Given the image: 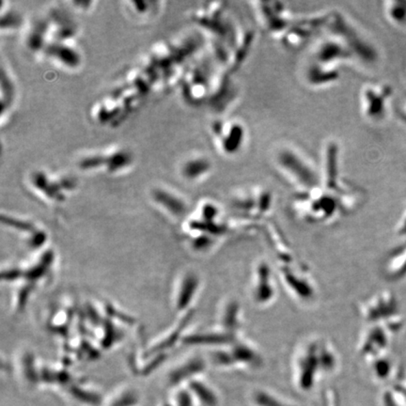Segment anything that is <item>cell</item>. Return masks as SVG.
Wrapping results in <instances>:
<instances>
[{
	"label": "cell",
	"mask_w": 406,
	"mask_h": 406,
	"mask_svg": "<svg viewBox=\"0 0 406 406\" xmlns=\"http://www.w3.org/2000/svg\"><path fill=\"white\" fill-rule=\"evenodd\" d=\"M275 162L279 171L299 187L301 193L321 187V178L315 167L306 156L293 147H281L276 152Z\"/></svg>",
	"instance_id": "cell-2"
},
{
	"label": "cell",
	"mask_w": 406,
	"mask_h": 406,
	"mask_svg": "<svg viewBox=\"0 0 406 406\" xmlns=\"http://www.w3.org/2000/svg\"><path fill=\"white\" fill-rule=\"evenodd\" d=\"M276 284L272 270L265 261L257 263L254 269L251 298L258 306L265 307L272 303L276 298Z\"/></svg>",
	"instance_id": "cell-6"
},
{
	"label": "cell",
	"mask_w": 406,
	"mask_h": 406,
	"mask_svg": "<svg viewBox=\"0 0 406 406\" xmlns=\"http://www.w3.org/2000/svg\"><path fill=\"white\" fill-rule=\"evenodd\" d=\"M200 288L199 276L194 273H187L182 276L178 286L176 294L177 311H185L189 309Z\"/></svg>",
	"instance_id": "cell-14"
},
{
	"label": "cell",
	"mask_w": 406,
	"mask_h": 406,
	"mask_svg": "<svg viewBox=\"0 0 406 406\" xmlns=\"http://www.w3.org/2000/svg\"><path fill=\"white\" fill-rule=\"evenodd\" d=\"M210 159L204 156L191 157L182 167V175L190 182H196L207 176L212 171Z\"/></svg>",
	"instance_id": "cell-16"
},
{
	"label": "cell",
	"mask_w": 406,
	"mask_h": 406,
	"mask_svg": "<svg viewBox=\"0 0 406 406\" xmlns=\"http://www.w3.org/2000/svg\"><path fill=\"white\" fill-rule=\"evenodd\" d=\"M279 276L288 291L298 300L309 302L315 298L316 287L304 271L291 267L290 263H285L280 267Z\"/></svg>",
	"instance_id": "cell-8"
},
{
	"label": "cell",
	"mask_w": 406,
	"mask_h": 406,
	"mask_svg": "<svg viewBox=\"0 0 406 406\" xmlns=\"http://www.w3.org/2000/svg\"><path fill=\"white\" fill-rule=\"evenodd\" d=\"M23 276H24V272L19 270V269H8V270L2 272V278H3L4 280L8 281L15 280V279L21 278Z\"/></svg>",
	"instance_id": "cell-23"
},
{
	"label": "cell",
	"mask_w": 406,
	"mask_h": 406,
	"mask_svg": "<svg viewBox=\"0 0 406 406\" xmlns=\"http://www.w3.org/2000/svg\"><path fill=\"white\" fill-rule=\"evenodd\" d=\"M242 327V308L235 299H230L223 304L219 316V329L228 333L239 335Z\"/></svg>",
	"instance_id": "cell-13"
},
{
	"label": "cell",
	"mask_w": 406,
	"mask_h": 406,
	"mask_svg": "<svg viewBox=\"0 0 406 406\" xmlns=\"http://www.w3.org/2000/svg\"><path fill=\"white\" fill-rule=\"evenodd\" d=\"M339 77L336 68L313 62L306 71V80L312 86H324L334 82Z\"/></svg>",
	"instance_id": "cell-18"
},
{
	"label": "cell",
	"mask_w": 406,
	"mask_h": 406,
	"mask_svg": "<svg viewBox=\"0 0 406 406\" xmlns=\"http://www.w3.org/2000/svg\"><path fill=\"white\" fill-rule=\"evenodd\" d=\"M250 401L253 406H296L263 388L254 390L251 393Z\"/></svg>",
	"instance_id": "cell-20"
},
{
	"label": "cell",
	"mask_w": 406,
	"mask_h": 406,
	"mask_svg": "<svg viewBox=\"0 0 406 406\" xmlns=\"http://www.w3.org/2000/svg\"><path fill=\"white\" fill-rule=\"evenodd\" d=\"M1 19V29L4 32L5 29H15L19 27L21 24V17L16 11H12V10L8 8L6 14L2 12Z\"/></svg>",
	"instance_id": "cell-21"
},
{
	"label": "cell",
	"mask_w": 406,
	"mask_h": 406,
	"mask_svg": "<svg viewBox=\"0 0 406 406\" xmlns=\"http://www.w3.org/2000/svg\"><path fill=\"white\" fill-rule=\"evenodd\" d=\"M205 370V361L200 357H191L175 368L171 374L172 385H180L185 381L199 377Z\"/></svg>",
	"instance_id": "cell-15"
},
{
	"label": "cell",
	"mask_w": 406,
	"mask_h": 406,
	"mask_svg": "<svg viewBox=\"0 0 406 406\" xmlns=\"http://www.w3.org/2000/svg\"><path fill=\"white\" fill-rule=\"evenodd\" d=\"M48 50L51 57L56 58L57 62L62 63V65L75 68L80 64V55L78 54V51L71 45L56 44L48 48Z\"/></svg>",
	"instance_id": "cell-19"
},
{
	"label": "cell",
	"mask_w": 406,
	"mask_h": 406,
	"mask_svg": "<svg viewBox=\"0 0 406 406\" xmlns=\"http://www.w3.org/2000/svg\"><path fill=\"white\" fill-rule=\"evenodd\" d=\"M239 335L228 333L222 329L215 331L204 332L189 335L184 337V344L189 345H209L215 349L232 344L238 339Z\"/></svg>",
	"instance_id": "cell-11"
},
{
	"label": "cell",
	"mask_w": 406,
	"mask_h": 406,
	"mask_svg": "<svg viewBox=\"0 0 406 406\" xmlns=\"http://www.w3.org/2000/svg\"><path fill=\"white\" fill-rule=\"evenodd\" d=\"M130 154L126 150H119L110 154H97L86 157L80 161V169L84 171L90 169H106V171L115 172L123 169L131 163Z\"/></svg>",
	"instance_id": "cell-9"
},
{
	"label": "cell",
	"mask_w": 406,
	"mask_h": 406,
	"mask_svg": "<svg viewBox=\"0 0 406 406\" xmlns=\"http://www.w3.org/2000/svg\"><path fill=\"white\" fill-rule=\"evenodd\" d=\"M189 390L196 402L203 406H218L219 398L214 388L200 377L189 382Z\"/></svg>",
	"instance_id": "cell-17"
},
{
	"label": "cell",
	"mask_w": 406,
	"mask_h": 406,
	"mask_svg": "<svg viewBox=\"0 0 406 406\" xmlns=\"http://www.w3.org/2000/svg\"><path fill=\"white\" fill-rule=\"evenodd\" d=\"M214 134L218 147L226 156H235L245 144L246 129L240 121L217 123L214 126Z\"/></svg>",
	"instance_id": "cell-7"
},
{
	"label": "cell",
	"mask_w": 406,
	"mask_h": 406,
	"mask_svg": "<svg viewBox=\"0 0 406 406\" xmlns=\"http://www.w3.org/2000/svg\"><path fill=\"white\" fill-rule=\"evenodd\" d=\"M272 194L265 189L239 192L232 200V207L248 217H263L272 209Z\"/></svg>",
	"instance_id": "cell-5"
},
{
	"label": "cell",
	"mask_w": 406,
	"mask_h": 406,
	"mask_svg": "<svg viewBox=\"0 0 406 406\" xmlns=\"http://www.w3.org/2000/svg\"><path fill=\"white\" fill-rule=\"evenodd\" d=\"M32 181L34 187L40 192L44 193L45 196L53 200L62 202L64 195L63 190L73 189L75 187V182L70 178H60V180H52L47 174L43 171L35 172L32 175Z\"/></svg>",
	"instance_id": "cell-10"
},
{
	"label": "cell",
	"mask_w": 406,
	"mask_h": 406,
	"mask_svg": "<svg viewBox=\"0 0 406 406\" xmlns=\"http://www.w3.org/2000/svg\"><path fill=\"white\" fill-rule=\"evenodd\" d=\"M332 192L321 187L311 191L301 193L298 200V212L307 222H326L342 212L344 205Z\"/></svg>",
	"instance_id": "cell-4"
},
{
	"label": "cell",
	"mask_w": 406,
	"mask_h": 406,
	"mask_svg": "<svg viewBox=\"0 0 406 406\" xmlns=\"http://www.w3.org/2000/svg\"><path fill=\"white\" fill-rule=\"evenodd\" d=\"M2 223H6L9 227L16 228V230H23V232H34V226L32 223L25 222V220L19 219V218H14L12 217H2Z\"/></svg>",
	"instance_id": "cell-22"
},
{
	"label": "cell",
	"mask_w": 406,
	"mask_h": 406,
	"mask_svg": "<svg viewBox=\"0 0 406 406\" xmlns=\"http://www.w3.org/2000/svg\"><path fill=\"white\" fill-rule=\"evenodd\" d=\"M211 360L215 366L228 370H256L263 362L257 347L241 337L232 344L215 349Z\"/></svg>",
	"instance_id": "cell-3"
},
{
	"label": "cell",
	"mask_w": 406,
	"mask_h": 406,
	"mask_svg": "<svg viewBox=\"0 0 406 406\" xmlns=\"http://www.w3.org/2000/svg\"><path fill=\"white\" fill-rule=\"evenodd\" d=\"M152 199L160 207L166 210L167 214L175 217H182L187 213V204L184 199L175 193L159 187L152 192Z\"/></svg>",
	"instance_id": "cell-12"
},
{
	"label": "cell",
	"mask_w": 406,
	"mask_h": 406,
	"mask_svg": "<svg viewBox=\"0 0 406 406\" xmlns=\"http://www.w3.org/2000/svg\"><path fill=\"white\" fill-rule=\"evenodd\" d=\"M339 366V357L329 342L311 339L299 347L294 357V381L301 392L315 387L323 375L333 374Z\"/></svg>",
	"instance_id": "cell-1"
}]
</instances>
